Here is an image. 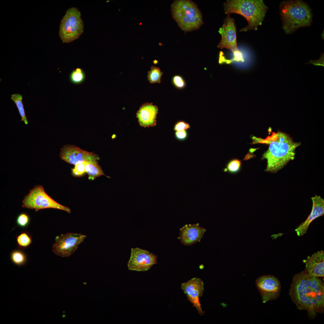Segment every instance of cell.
<instances>
[{
	"mask_svg": "<svg viewBox=\"0 0 324 324\" xmlns=\"http://www.w3.org/2000/svg\"><path fill=\"white\" fill-rule=\"evenodd\" d=\"M289 295L297 308L306 310L310 318L323 310L324 284L318 278L310 276L305 270L294 275Z\"/></svg>",
	"mask_w": 324,
	"mask_h": 324,
	"instance_id": "cell-1",
	"label": "cell"
},
{
	"mask_svg": "<svg viewBox=\"0 0 324 324\" xmlns=\"http://www.w3.org/2000/svg\"><path fill=\"white\" fill-rule=\"evenodd\" d=\"M255 139L257 142L269 145L262 159L267 160L265 171L271 173L276 172L293 160L296 149L301 145V142H294L288 135L281 131L273 133L265 140L256 137Z\"/></svg>",
	"mask_w": 324,
	"mask_h": 324,
	"instance_id": "cell-2",
	"label": "cell"
},
{
	"mask_svg": "<svg viewBox=\"0 0 324 324\" xmlns=\"http://www.w3.org/2000/svg\"><path fill=\"white\" fill-rule=\"evenodd\" d=\"M282 28L286 34H291L302 27L310 26L313 22L311 9L301 0H286L279 5Z\"/></svg>",
	"mask_w": 324,
	"mask_h": 324,
	"instance_id": "cell-3",
	"label": "cell"
},
{
	"mask_svg": "<svg viewBox=\"0 0 324 324\" xmlns=\"http://www.w3.org/2000/svg\"><path fill=\"white\" fill-rule=\"evenodd\" d=\"M223 5L226 14H238L247 21L248 25L240 29V32L257 30L258 26L262 25L268 9L262 0H227Z\"/></svg>",
	"mask_w": 324,
	"mask_h": 324,
	"instance_id": "cell-4",
	"label": "cell"
},
{
	"mask_svg": "<svg viewBox=\"0 0 324 324\" xmlns=\"http://www.w3.org/2000/svg\"><path fill=\"white\" fill-rule=\"evenodd\" d=\"M171 8L172 18L185 32L197 30L203 24L201 11L192 1L175 0Z\"/></svg>",
	"mask_w": 324,
	"mask_h": 324,
	"instance_id": "cell-5",
	"label": "cell"
},
{
	"mask_svg": "<svg viewBox=\"0 0 324 324\" xmlns=\"http://www.w3.org/2000/svg\"><path fill=\"white\" fill-rule=\"evenodd\" d=\"M80 12L77 8L68 9L62 19L59 37L63 43H68L77 39L83 32V23Z\"/></svg>",
	"mask_w": 324,
	"mask_h": 324,
	"instance_id": "cell-6",
	"label": "cell"
},
{
	"mask_svg": "<svg viewBox=\"0 0 324 324\" xmlns=\"http://www.w3.org/2000/svg\"><path fill=\"white\" fill-rule=\"evenodd\" d=\"M22 207L34 209L38 211L41 209L54 208L65 211L70 213L68 207L58 203L49 196L41 185L35 186L29 190L23 201Z\"/></svg>",
	"mask_w": 324,
	"mask_h": 324,
	"instance_id": "cell-7",
	"label": "cell"
},
{
	"mask_svg": "<svg viewBox=\"0 0 324 324\" xmlns=\"http://www.w3.org/2000/svg\"><path fill=\"white\" fill-rule=\"evenodd\" d=\"M87 236L81 233L68 232L55 238L52 246V252L58 256L67 257L73 254L83 242Z\"/></svg>",
	"mask_w": 324,
	"mask_h": 324,
	"instance_id": "cell-8",
	"label": "cell"
},
{
	"mask_svg": "<svg viewBox=\"0 0 324 324\" xmlns=\"http://www.w3.org/2000/svg\"><path fill=\"white\" fill-rule=\"evenodd\" d=\"M157 255L139 248L131 249L130 258L128 262V269L137 272H146L158 263Z\"/></svg>",
	"mask_w": 324,
	"mask_h": 324,
	"instance_id": "cell-9",
	"label": "cell"
},
{
	"mask_svg": "<svg viewBox=\"0 0 324 324\" xmlns=\"http://www.w3.org/2000/svg\"><path fill=\"white\" fill-rule=\"evenodd\" d=\"M256 286L263 303L275 300L280 295L281 285L278 278L270 274L264 275L257 278Z\"/></svg>",
	"mask_w": 324,
	"mask_h": 324,
	"instance_id": "cell-10",
	"label": "cell"
},
{
	"mask_svg": "<svg viewBox=\"0 0 324 324\" xmlns=\"http://www.w3.org/2000/svg\"><path fill=\"white\" fill-rule=\"evenodd\" d=\"M181 288L186 295L187 299L196 308L199 314L203 316L205 312L202 308L200 298L202 296L204 290V284L200 278H194L182 283Z\"/></svg>",
	"mask_w": 324,
	"mask_h": 324,
	"instance_id": "cell-11",
	"label": "cell"
},
{
	"mask_svg": "<svg viewBox=\"0 0 324 324\" xmlns=\"http://www.w3.org/2000/svg\"><path fill=\"white\" fill-rule=\"evenodd\" d=\"M59 157L67 163L75 165L84 161H97L99 159L95 154L71 145H64L61 148Z\"/></svg>",
	"mask_w": 324,
	"mask_h": 324,
	"instance_id": "cell-12",
	"label": "cell"
},
{
	"mask_svg": "<svg viewBox=\"0 0 324 324\" xmlns=\"http://www.w3.org/2000/svg\"><path fill=\"white\" fill-rule=\"evenodd\" d=\"M221 35V39L218 47L222 49L226 48L232 52L238 50L236 40V26L234 19L227 15L224 19L221 27L218 31Z\"/></svg>",
	"mask_w": 324,
	"mask_h": 324,
	"instance_id": "cell-13",
	"label": "cell"
},
{
	"mask_svg": "<svg viewBox=\"0 0 324 324\" xmlns=\"http://www.w3.org/2000/svg\"><path fill=\"white\" fill-rule=\"evenodd\" d=\"M313 206L311 212L307 219L295 230L298 236H301L307 233L310 224L314 219L324 214V200L316 194L311 198Z\"/></svg>",
	"mask_w": 324,
	"mask_h": 324,
	"instance_id": "cell-14",
	"label": "cell"
},
{
	"mask_svg": "<svg viewBox=\"0 0 324 324\" xmlns=\"http://www.w3.org/2000/svg\"><path fill=\"white\" fill-rule=\"evenodd\" d=\"M305 264V270L311 277H322L324 276V251H318L308 256L303 260Z\"/></svg>",
	"mask_w": 324,
	"mask_h": 324,
	"instance_id": "cell-15",
	"label": "cell"
},
{
	"mask_svg": "<svg viewBox=\"0 0 324 324\" xmlns=\"http://www.w3.org/2000/svg\"><path fill=\"white\" fill-rule=\"evenodd\" d=\"M180 230L179 238L180 241L183 245L187 246L200 242L206 231L198 224L186 225Z\"/></svg>",
	"mask_w": 324,
	"mask_h": 324,
	"instance_id": "cell-16",
	"label": "cell"
},
{
	"mask_svg": "<svg viewBox=\"0 0 324 324\" xmlns=\"http://www.w3.org/2000/svg\"><path fill=\"white\" fill-rule=\"evenodd\" d=\"M158 108L152 103L147 102L142 104L137 111L136 116L139 124L144 127L156 125Z\"/></svg>",
	"mask_w": 324,
	"mask_h": 324,
	"instance_id": "cell-17",
	"label": "cell"
},
{
	"mask_svg": "<svg viewBox=\"0 0 324 324\" xmlns=\"http://www.w3.org/2000/svg\"><path fill=\"white\" fill-rule=\"evenodd\" d=\"M86 173L89 180H93L101 176H106L97 161H88L86 167Z\"/></svg>",
	"mask_w": 324,
	"mask_h": 324,
	"instance_id": "cell-18",
	"label": "cell"
},
{
	"mask_svg": "<svg viewBox=\"0 0 324 324\" xmlns=\"http://www.w3.org/2000/svg\"><path fill=\"white\" fill-rule=\"evenodd\" d=\"M11 99L15 104L21 118V121L27 125L28 122L25 113L22 102V96L19 94H14L10 95Z\"/></svg>",
	"mask_w": 324,
	"mask_h": 324,
	"instance_id": "cell-19",
	"label": "cell"
},
{
	"mask_svg": "<svg viewBox=\"0 0 324 324\" xmlns=\"http://www.w3.org/2000/svg\"><path fill=\"white\" fill-rule=\"evenodd\" d=\"M86 75L82 69L77 68L73 70L69 76V79L71 82L75 84L82 83L85 80Z\"/></svg>",
	"mask_w": 324,
	"mask_h": 324,
	"instance_id": "cell-20",
	"label": "cell"
},
{
	"mask_svg": "<svg viewBox=\"0 0 324 324\" xmlns=\"http://www.w3.org/2000/svg\"><path fill=\"white\" fill-rule=\"evenodd\" d=\"M163 74L158 67L152 66L150 70L148 72L147 78L151 83L161 82V78Z\"/></svg>",
	"mask_w": 324,
	"mask_h": 324,
	"instance_id": "cell-21",
	"label": "cell"
},
{
	"mask_svg": "<svg viewBox=\"0 0 324 324\" xmlns=\"http://www.w3.org/2000/svg\"><path fill=\"white\" fill-rule=\"evenodd\" d=\"M241 162L239 159L235 158L230 160L227 164L226 168L224 170L231 174L238 173L240 170Z\"/></svg>",
	"mask_w": 324,
	"mask_h": 324,
	"instance_id": "cell-22",
	"label": "cell"
},
{
	"mask_svg": "<svg viewBox=\"0 0 324 324\" xmlns=\"http://www.w3.org/2000/svg\"><path fill=\"white\" fill-rule=\"evenodd\" d=\"M88 161H84L75 165L71 169V174L74 177H80L86 173V167Z\"/></svg>",
	"mask_w": 324,
	"mask_h": 324,
	"instance_id": "cell-23",
	"label": "cell"
},
{
	"mask_svg": "<svg viewBox=\"0 0 324 324\" xmlns=\"http://www.w3.org/2000/svg\"><path fill=\"white\" fill-rule=\"evenodd\" d=\"M17 241L18 244L22 247H26L29 245L32 242L30 236L26 233H22L17 238Z\"/></svg>",
	"mask_w": 324,
	"mask_h": 324,
	"instance_id": "cell-24",
	"label": "cell"
},
{
	"mask_svg": "<svg viewBox=\"0 0 324 324\" xmlns=\"http://www.w3.org/2000/svg\"><path fill=\"white\" fill-rule=\"evenodd\" d=\"M11 258L13 262L17 265L22 264L25 260V257L21 252L16 251L14 252L11 255Z\"/></svg>",
	"mask_w": 324,
	"mask_h": 324,
	"instance_id": "cell-25",
	"label": "cell"
},
{
	"mask_svg": "<svg viewBox=\"0 0 324 324\" xmlns=\"http://www.w3.org/2000/svg\"><path fill=\"white\" fill-rule=\"evenodd\" d=\"M234 57L230 60L226 59L225 63L229 64L234 62H244L242 54L239 50H236L232 52Z\"/></svg>",
	"mask_w": 324,
	"mask_h": 324,
	"instance_id": "cell-26",
	"label": "cell"
},
{
	"mask_svg": "<svg viewBox=\"0 0 324 324\" xmlns=\"http://www.w3.org/2000/svg\"><path fill=\"white\" fill-rule=\"evenodd\" d=\"M172 82L175 87L178 88H182L185 86V82L183 78L180 76L175 75L172 79Z\"/></svg>",
	"mask_w": 324,
	"mask_h": 324,
	"instance_id": "cell-27",
	"label": "cell"
},
{
	"mask_svg": "<svg viewBox=\"0 0 324 324\" xmlns=\"http://www.w3.org/2000/svg\"><path fill=\"white\" fill-rule=\"evenodd\" d=\"M190 128V126L188 123L183 121H179L175 124L174 130L175 131L186 130Z\"/></svg>",
	"mask_w": 324,
	"mask_h": 324,
	"instance_id": "cell-28",
	"label": "cell"
},
{
	"mask_svg": "<svg viewBox=\"0 0 324 324\" xmlns=\"http://www.w3.org/2000/svg\"><path fill=\"white\" fill-rule=\"evenodd\" d=\"M29 220V217L27 214L25 213H22L18 216L17 222L20 226H26L28 224Z\"/></svg>",
	"mask_w": 324,
	"mask_h": 324,
	"instance_id": "cell-29",
	"label": "cell"
},
{
	"mask_svg": "<svg viewBox=\"0 0 324 324\" xmlns=\"http://www.w3.org/2000/svg\"><path fill=\"white\" fill-rule=\"evenodd\" d=\"M188 136V134L186 130L176 131L175 133V138L179 141H184L186 140Z\"/></svg>",
	"mask_w": 324,
	"mask_h": 324,
	"instance_id": "cell-30",
	"label": "cell"
},
{
	"mask_svg": "<svg viewBox=\"0 0 324 324\" xmlns=\"http://www.w3.org/2000/svg\"><path fill=\"white\" fill-rule=\"evenodd\" d=\"M324 53H323L321 55V56L318 59L315 60H311L309 62L307 63L306 64H312L316 66H321L324 67Z\"/></svg>",
	"mask_w": 324,
	"mask_h": 324,
	"instance_id": "cell-31",
	"label": "cell"
}]
</instances>
